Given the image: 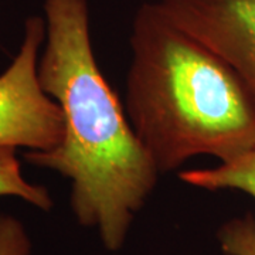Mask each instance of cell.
I'll return each instance as SVG.
<instances>
[{
	"label": "cell",
	"mask_w": 255,
	"mask_h": 255,
	"mask_svg": "<svg viewBox=\"0 0 255 255\" xmlns=\"http://www.w3.org/2000/svg\"><path fill=\"white\" fill-rule=\"evenodd\" d=\"M0 197H17L41 211H50L54 206L46 186L26 180L16 149L0 147Z\"/></svg>",
	"instance_id": "cell-6"
},
{
	"label": "cell",
	"mask_w": 255,
	"mask_h": 255,
	"mask_svg": "<svg viewBox=\"0 0 255 255\" xmlns=\"http://www.w3.org/2000/svg\"><path fill=\"white\" fill-rule=\"evenodd\" d=\"M129 46L124 105L160 174L196 156L228 163L254 149L255 94L157 1L139 6Z\"/></svg>",
	"instance_id": "cell-2"
},
{
	"label": "cell",
	"mask_w": 255,
	"mask_h": 255,
	"mask_svg": "<svg viewBox=\"0 0 255 255\" xmlns=\"http://www.w3.org/2000/svg\"><path fill=\"white\" fill-rule=\"evenodd\" d=\"M179 179L189 186L204 190L243 191L255 200V147L228 163L180 172Z\"/></svg>",
	"instance_id": "cell-5"
},
{
	"label": "cell",
	"mask_w": 255,
	"mask_h": 255,
	"mask_svg": "<svg viewBox=\"0 0 255 255\" xmlns=\"http://www.w3.org/2000/svg\"><path fill=\"white\" fill-rule=\"evenodd\" d=\"M217 241L224 255H255V214L226 221L217 231Z\"/></svg>",
	"instance_id": "cell-7"
},
{
	"label": "cell",
	"mask_w": 255,
	"mask_h": 255,
	"mask_svg": "<svg viewBox=\"0 0 255 255\" xmlns=\"http://www.w3.org/2000/svg\"><path fill=\"white\" fill-rule=\"evenodd\" d=\"M43 9L46 40L38 78L63 111L64 135L51 150H27L24 160L70 180V206L78 224L97 228L104 247L115 253L160 172L101 71L88 1L44 0Z\"/></svg>",
	"instance_id": "cell-1"
},
{
	"label": "cell",
	"mask_w": 255,
	"mask_h": 255,
	"mask_svg": "<svg viewBox=\"0 0 255 255\" xmlns=\"http://www.w3.org/2000/svg\"><path fill=\"white\" fill-rule=\"evenodd\" d=\"M44 40V17L26 18L17 54L0 74V147L44 152L63 139V111L43 90L38 78Z\"/></svg>",
	"instance_id": "cell-3"
},
{
	"label": "cell",
	"mask_w": 255,
	"mask_h": 255,
	"mask_svg": "<svg viewBox=\"0 0 255 255\" xmlns=\"http://www.w3.org/2000/svg\"><path fill=\"white\" fill-rule=\"evenodd\" d=\"M0 255H31V240L14 216L0 214Z\"/></svg>",
	"instance_id": "cell-8"
},
{
	"label": "cell",
	"mask_w": 255,
	"mask_h": 255,
	"mask_svg": "<svg viewBox=\"0 0 255 255\" xmlns=\"http://www.w3.org/2000/svg\"><path fill=\"white\" fill-rule=\"evenodd\" d=\"M176 26L228 63L255 94V0H159Z\"/></svg>",
	"instance_id": "cell-4"
}]
</instances>
